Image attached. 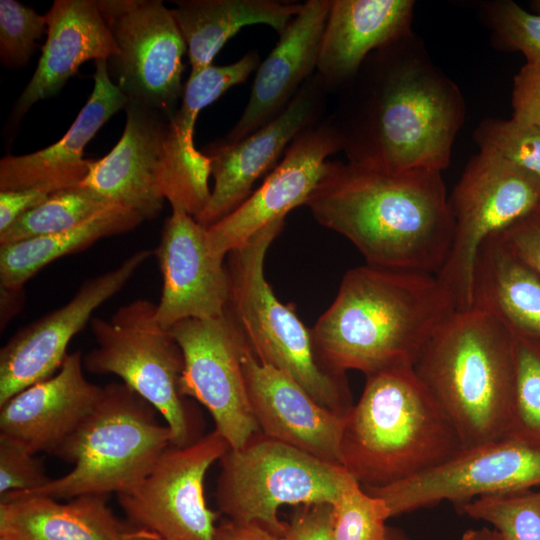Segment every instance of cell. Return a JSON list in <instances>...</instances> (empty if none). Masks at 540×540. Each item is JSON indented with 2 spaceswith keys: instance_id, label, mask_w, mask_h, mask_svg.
<instances>
[{
  "instance_id": "1",
  "label": "cell",
  "mask_w": 540,
  "mask_h": 540,
  "mask_svg": "<svg viewBox=\"0 0 540 540\" xmlns=\"http://www.w3.org/2000/svg\"><path fill=\"white\" fill-rule=\"evenodd\" d=\"M338 93L327 118L347 162L389 173L448 167L465 101L413 31L371 53Z\"/></svg>"
},
{
  "instance_id": "2",
  "label": "cell",
  "mask_w": 540,
  "mask_h": 540,
  "mask_svg": "<svg viewBox=\"0 0 540 540\" xmlns=\"http://www.w3.org/2000/svg\"><path fill=\"white\" fill-rule=\"evenodd\" d=\"M441 173H389L328 161L305 206L318 223L349 240L366 264L436 275L453 235Z\"/></svg>"
},
{
  "instance_id": "3",
  "label": "cell",
  "mask_w": 540,
  "mask_h": 540,
  "mask_svg": "<svg viewBox=\"0 0 540 540\" xmlns=\"http://www.w3.org/2000/svg\"><path fill=\"white\" fill-rule=\"evenodd\" d=\"M454 311L435 274L366 264L345 273L311 330L327 370L368 376L413 366Z\"/></svg>"
},
{
  "instance_id": "4",
  "label": "cell",
  "mask_w": 540,
  "mask_h": 540,
  "mask_svg": "<svg viewBox=\"0 0 540 540\" xmlns=\"http://www.w3.org/2000/svg\"><path fill=\"white\" fill-rule=\"evenodd\" d=\"M464 449L451 421L413 366L366 376L344 416L340 464L363 488L389 486Z\"/></svg>"
},
{
  "instance_id": "5",
  "label": "cell",
  "mask_w": 540,
  "mask_h": 540,
  "mask_svg": "<svg viewBox=\"0 0 540 540\" xmlns=\"http://www.w3.org/2000/svg\"><path fill=\"white\" fill-rule=\"evenodd\" d=\"M413 368L464 448L506 437L513 334L492 313L475 305L454 311Z\"/></svg>"
},
{
  "instance_id": "6",
  "label": "cell",
  "mask_w": 540,
  "mask_h": 540,
  "mask_svg": "<svg viewBox=\"0 0 540 540\" xmlns=\"http://www.w3.org/2000/svg\"><path fill=\"white\" fill-rule=\"evenodd\" d=\"M157 410L124 383L103 387L97 404L53 456L70 463L67 474L44 486L0 496L9 502L33 496L56 500L121 494L135 488L171 446V431Z\"/></svg>"
},
{
  "instance_id": "7",
  "label": "cell",
  "mask_w": 540,
  "mask_h": 540,
  "mask_svg": "<svg viewBox=\"0 0 540 540\" xmlns=\"http://www.w3.org/2000/svg\"><path fill=\"white\" fill-rule=\"evenodd\" d=\"M283 226L284 220L275 221L228 253L227 311L260 362L287 374L320 405L344 417L354 405L346 375L323 366L312 330L279 301L265 277L267 251Z\"/></svg>"
},
{
  "instance_id": "8",
  "label": "cell",
  "mask_w": 540,
  "mask_h": 540,
  "mask_svg": "<svg viewBox=\"0 0 540 540\" xmlns=\"http://www.w3.org/2000/svg\"><path fill=\"white\" fill-rule=\"evenodd\" d=\"M156 304L138 299L120 307L109 319L90 320L96 347L83 357L94 374H114L149 402L171 431V446L185 447L200 439V423L182 395V351L155 316Z\"/></svg>"
},
{
  "instance_id": "9",
  "label": "cell",
  "mask_w": 540,
  "mask_h": 540,
  "mask_svg": "<svg viewBox=\"0 0 540 540\" xmlns=\"http://www.w3.org/2000/svg\"><path fill=\"white\" fill-rule=\"evenodd\" d=\"M216 501L219 512L238 523H257L284 535L281 506L332 504L353 477L340 464L254 434L221 457Z\"/></svg>"
},
{
  "instance_id": "10",
  "label": "cell",
  "mask_w": 540,
  "mask_h": 540,
  "mask_svg": "<svg viewBox=\"0 0 540 540\" xmlns=\"http://www.w3.org/2000/svg\"><path fill=\"white\" fill-rule=\"evenodd\" d=\"M449 205L452 241L436 277L460 311L473 306L480 248L540 206V180L498 154L479 149L449 195Z\"/></svg>"
},
{
  "instance_id": "11",
  "label": "cell",
  "mask_w": 540,
  "mask_h": 540,
  "mask_svg": "<svg viewBox=\"0 0 540 540\" xmlns=\"http://www.w3.org/2000/svg\"><path fill=\"white\" fill-rule=\"evenodd\" d=\"M99 11L118 47L107 70L127 103L174 115L184 86L186 44L160 0H98Z\"/></svg>"
},
{
  "instance_id": "12",
  "label": "cell",
  "mask_w": 540,
  "mask_h": 540,
  "mask_svg": "<svg viewBox=\"0 0 540 540\" xmlns=\"http://www.w3.org/2000/svg\"><path fill=\"white\" fill-rule=\"evenodd\" d=\"M216 430L185 447L170 446L132 490L118 494L129 524L163 540H215V522L204 493L210 466L229 449Z\"/></svg>"
},
{
  "instance_id": "13",
  "label": "cell",
  "mask_w": 540,
  "mask_h": 540,
  "mask_svg": "<svg viewBox=\"0 0 540 540\" xmlns=\"http://www.w3.org/2000/svg\"><path fill=\"white\" fill-rule=\"evenodd\" d=\"M183 355L181 393L200 402L230 448L242 447L260 432L244 380L242 357L248 346L226 310L213 319H186L169 329Z\"/></svg>"
},
{
  "instance_id": "14",
  "label": "cell",
  "mask_w": 540,
  "mask_h": 540,
  "mask_svg": "<svg viewBox=\"0 0 540 540\" xmlns=\"http://www.w3.org/2000/svg\"><path fill=\"white\" fill-rule=\"evenodd\" d=\"M540 486V449L503 438L471 448L415 476L381 488H364L381 497L396 516L442 501L461 507L481 496Z\"/></svg>"
},
{
  "instance_id": "15",
  "label": "cell",
  "mask_w": 540,
  "mask_h": 540,
  "mask_svg": "<svg viewBox=\"0 0 540 540\" xmlns=\"http://www.w3.org/2000/svg\"><path fill=\"white\" fill-rule=\"evenodd\" d=\"M151 254L149 250L136 251L116 268L86 280L66 304L22 327L9 339L0 351V406L60 369L71 339Z\"/></svg>"
},
{
  "instance_id": "16",
  "label": "cell",
  "mask_w": 540,
  "mask_h": 540,
  "mask_svg": "<svg viewBox=\"0 0 540 540\" xmlns=\"http://www.w3.org/2000/svg\"><path fill=\"white\" fill-rule=\"evenodd\" d=\"M329 92L314 73L273 120L236 142H216L203 152L214 178L211 196L195 219L204 228L236 210L254 183L274 166L293 140L325 116Z\"/></svg>"
},
{
  "instance_id": "17",
  "label": "cell",
  "mask_w": 540,
  "mask_h": 540,
  "mask_svg": "<svg viewBox=\"0 0 540 540\" xmlns=\"http://www.w3.org/2000/svg\"><path fill=\"white\" fill-rule=\"evenodd\" d=\"M341 151L327 116L299 134L262 185L231 214L207 228L212 252L226 257L265 226L285 220L305 205L322 176L327 158Z\"/></svg>"
},
{
  "instance_id": "18",
  "label": "cell",
  "mask_w": 540,
  "mask_h": 540,
  "mask_svg": "<svg viewBox=\"0 0 540 540\" xmlns=\"http://www.w3.org/2000/svg\"><path fill=\"white\" fill-rule=\"evenodd\" d=\"M162 292L155 316L165 329L186 319H213L225 314L229 278L225 258L212 252L207 229L185 211L173 209L155 250Z\"/></svg>"
},
{
  "instance_id": "19",
  "label": "cell",
  "mask_w": 540,
  "mask_h": 540,
  "mask_svg": "<svg viewBox=\"0 0 540 540\" xmlns=\"http://www.w3.org/2000/svg\"><path fill=\"white\" fill-rule=\"evenodd\" d=\"M124 110L121 138L106 156L91 162L80 185L152 220L160 214L165 199L173 115L131 103Z\"/></svg>"
},
{
  "instance_id": "20",
  "label": "cell",
  "mask_w": 540,
  "mask_h": 540,
  "mask_svg": "<svg viewBox=\"0 0 540 540\" xmlns=\"http://www.w3.org/2000/svg\"><path fill=\"white\" fill-rule=\"evenodd\" d=\"M242 368L261 433L321 460L340 464L343 416L320 405L287 374L260 362L249 345L242 357Z\"/></svg>"
},
{
  "instance_id": "21",
  "label": "cell",
  "mask_w": 540,
  "mask_h": 540,
  "mask_svg": "<svg viewBox=\"0 0 540 540\" xmlns=\"http://www.w3.org/2000/svg\"><path fill=\"white\" fill-rule=\"evenodd\" d=\"M83 368L80 351L68 354L56 374L1 405L0 439L53 455L101 397L103 387L89 382Z\"/></svg>"
},
{
  "instance_id": "22",
  "label": "cell",
  "mask_w": 540,
  "mask_h": 540,
  "mask_svg": "<svg viewBox=\"0 0 540 540\" xmlns=\"http://www.w3.org/2000/svg\"><path fill=\"white\" fill-rule=\"evenodd\" d=\"M94 87L65 135L36 152L0 160V191L40 190L51 194L80 185L92 160L84 159L86 145L127 99L112 82L107 60L95 61Z\"/></svg>"
},
{
  "instance_id": "23",
  "label": "cell",
  "mask_w": 540,
  "mask_h": 540,
  "mask_svg": "<svg viewBox=\"0 0 540 540\" xmlns=\"http://www.w3.org/2000/svg\"><path fill=\"white\" fill-rule=\"evenodd\" d=\"M331 0H308L257 68L248 103L223 139L236 142L277 117L315 73Z\"/></svg>"
},
{
  "instance_id": "24",
  "label": "cell",
  "mask_w": 540,
  "mask_h": 540,
  "mask_svg": "<svg viewBox=\"0 0 540 540\" xmlns=\"http://www.w3.org/2000/svg\"><path fill=\"white\" fill-rule=\"evenodd\" d=\"M412 0H331L315 73L329 93L339 92L375 50L411 29Z\"/></svg>"
},
{
  "instance_id": "25",
  "label": "cell",
  "mask_w": 540,
  "mask_h": 540,
  "mask_svg": "<svg viewBox=\"0 0 540 540\" xmlns=\"http://www.w3.org/2000/svg\"><path fill=\"white\" fill-rule=\"evenodd\" d=\"M47 39L36 70L15 103L19 121L38 101L56 95L89 60H109L118 47L95 0H55L45 14Z\"/></svg>"
},
{
  "instance_id": "26",
  "label": "cell",
  "mask_w": 540,
  "mask_h": 540,
  "mask_svg": "<svg viewBox=\"0 0 540 540\" xmlns=\"http://www.w3.org/2000/svg\"><path fill=\"white\" fill-rule=\"evenodd\" d=\"M106 495H82L66 503L46 496L0 502V540H123Z\"/></svg>"
},
{
  "instance_id": "27",
  "label": "cell",
  "mask_w": 540,
  "mask_h": 540,
  "mask_svg": "<svg viewBox=\"0 0 540 540\" xmlns=\"http://www.w3.org/2000/svg\"><path fill=\"white\" fill-rule=\"evenodd\" d=\"M171 13L190 60V75L212 65L224 44L240 29L265 24L280 35L300 12L302 4L272 0L173 1Z\"/></svg>"
},
{
  "instance_id": "28",
  "label": "cell",
  "mask_w": 540,
  "mask_h": 540,
  "mask_svg": "<svg viewBox=\"0 0 540 540\" xmlns=\"http://www.w3.org/2000/svg\"><path fill=\"white\" fill-rule=\"evenodd\" d=\"M473 305L492 313L513 334L540 343V277L498 234L478 253Z\"/></svg>"
},
{
  "instance_id": "29",
  "label": "cell",
  "mask_w": 540,
  "mask_h": 540,
  "mask_svg": "<svg viewBox=\"0 0 540 540\" xmlns=\"http://www.w3.org/2000/svg\"><path fill=\"white\" fill-rule=\"evenodd\" d=\"M143 221L137 212L113 204L71 229L0 245L1 287L23 288L56 259L82 251L102 238L131 231Z\"/></svg>"
},
{
  "instance_id": "30",
  "label": "cell",
  "mask_w": 540,
  "mask_h": 540,
  "mask_svg": "<svg viewBox=\"0 0 540 540\" xmlns=\"http://www.w3.org/2000/svg\"><path fill=\"white\" fill-rule=\"evenodd\" d=\"M110 205L113 204L82 185L58 190L1 232L0 245L71 229Z\"/></svg>"
},
{
  "instance_id": "31",
  "label": "cell",
  "mask_w": 540,
  "mask_h": 540,
  "mask_svg": "<svg viewBox=\"0 0 540 540\" xmlns=\"http://www.w3.org/2000/svg\"><path fill=\"white\" fill-rule=\"evenodd\" d=\"M505 438L540 449V343L515 334Z\"/></svg>"
},
{
  "instance_id": "32",
  "label": "cell",
  "mask_w": 540,
  "mask_h": 540,
  "mask_svg": "<svg viewBox=\"0 0 540 540\" xmlns=\"http://www.w3.org/2000/svg\"><path fill=\"white\" fill-rule=\"evenodd\" d=\"M459 509L488 522L503 540H540V486L481 496Z\"/></svg>"
},
{
  "instance_id": "33",
  "label": "cell",
  "mask_w": 540,
  "mask_h": 540,
  "mask_svg": "<svg viewBox=\"0 0 540 540\" xmlns=\"http://www.w3.org/2000/svg\"><path fill=\"white\" fill-rule=\"evenodd\" d=\"M259 65V54L251 50L232 64L210 65L190 75L184 85L180 108L173 115L180 133L187 138H193L200 111L231 87L244 82Z\"/></svg>"
},
{
  "instance_id": "34",
  "label": "cell",
  "mask_w": 540,
  "mask_h": 540,
  "mask_svg": "<svg viewBox=\"0 0 540 540\" xmlns=\"http://www.w3.org/2000/svg\"><path fill=\"white\" fill-rule=\"evenodd\" d=\"M390 517L386 501L353 478L331 504L332 540H386Z\"/></svg>"
},
{
  "instance_id": "35",
  "label": "cell",
  "mask_w": 540,
  "mask_h": 540,
  "mask_svg": "<svg viewBox=\"0 0 540 540\" xmlns=\"http://www.w3.org/2000/svg\"><path fill=\"white\" fill-rule=\"evenodd\" d=\"M479 149L490 150L540 180V129L511 118H486L474 131Z\"/></svg>"
},
{
  "instance_id": "36",
  "label": "cell",
  "mask_w": 540,
  "mask_h": 540,
  "mask_svg": "<svg viewBox=\"0 0 540 540\" xmlns=\"http://www.w3.org/2000/svg\"><path fill=\"white\" fill-rule=\"evenodd\" d=\"M483 14L496 44L522 53L526 63L540 65V14L528 12L512 0L487 2Z\"/></svg>"
},
{
  "instance_id": "37",
  "label": "cell",
  "mask_w": 540,
  "mask_h": 540,
  "mask_svg": "<svg viewBox=\"0 0 540 540\" xmlns=\"http://www.w3.org/2000/svg\"><path fill=\"white\" fill-rule=\"evenodd\" d=\"M46 15L15 0H0V61L10 69L25 66L47 32Z\"/></svg>"
},
{
  "instance_id": "38",
  "label": "cell",
  "mask_w": 540,
  "mask_h": 540,
  "mask_svg": "<svg viewBox=\"0 0 540 540\" xmlns=\"http://www.w3.org/2000/svg\"><path fill=\"white\" fill-rule=\"evenodd\" d=\"M50 480L35 454L0 439V496L37 489Z\"/></svg>"
},
{
  "instance_id": "39",
  "label": "cell",
  "mask_w": 540,
  "mask_h": 540,
  "mask_svg": "<svg viewBox=\"0 0 540 540\" xmlns=\"http://www.w3.org/2000/svg\"><path fill=\"white\" fill-rule=\"evenodd\" d=\"M512 118L540 129V65L525 63L513 78Z\"/></svg>"
},
{
  "instance_id": "40",
  "label": "cell",
  "mask_w": 540,
  "mask_h": 540,
  "mask_svg": "<svg viewBox=\"0 0 540 540\" xmlns=\"http://www.w3.org/2000/svg\"><path fill=\"white\" fill-rule=\"evenodd\" d=\"M498 235L540 277V206Z\"/></svg>"
},
{
  "instance_id": "41",
  "label": "cell",
  "mask_w": 540,
  "mask_h": 540,
  "mask_svg": "<svg viewBox=\"0 0 540 540\" xmlns=\"http://www.w3.org/2000/svg\"><path fill=\"white\" fill-rule=\"evenodd\" d=\"M331 504L320 503L297 506L286 523L287 540H332Z\"/></svg>"
},
{
  "instance_id": "42",
  "label": "cell",
  "mask_w": 540,
  "mask_h": 540,
  "mask_svg": "<svg viewBox=\"0 0 540 540\" xmlns=\"http://www.w3.org/2000/svg\"><path fill=\"white\" fill-rule=\"evenodd\" d=\"M48 196V193L34 189L0 191V233Z\"/></svg>"
},
{
  "instance_id": "43",
  "label": "cell",
  "mask_w": 540,
  "mask_h": 540,
  "mask_svg": "<svg viewBox=\"0 0 540 540\" xmlns=\"http://www.w3.org/2000/svg\"><path fill=\"white\" fill-rule=\"evenodd\" d=\"M215 540H287L257 523H238L231 520L216 527Z\"/></svg>"
},
{
  "instance_id": "44",
  "label": "cell",
  "mask_w": 540,
  "mask_h": 540,
  "mask_svg": "<svg viewBox=\"0 0 540 540\" xmlns=\"http://www.w3.org/2000/svg\"><path fill=\"white\" fill-rule=\"evenodd\" d=\"M22 288L10 289L1 287V325L6 326L8 320L20 309Z\"/></svg>"
},
{
  "instance_id": "45",
  "label": "cell",
  "mask_w": 540,
  "mask_h": 540,
  "mask_svg": "<svg viewBox=\"0 0 540 540\" xmlns=\"http://www.w3.org/2000/svg\"><path fill=\"white\" fill-rule=\"evenodd\" d=\"M461 540H503L495 529L480 528L467 530Z\"/></svg>"
},
{
  "instance_id": "46",
  "label": "cell",
  "mask_w": 540,
  "mask_h": 540,
  "mask_svg": "<svg viewBox=\"0 0 540 540\" xmlns=\"http://www.w3.org/2000/svg\"><path fill=\"white\" fill-rule=\"evenodd\" d=\"M123 540H163L159 535L141 528H136L128 523L124 532Z\"/></svg>"
},
{
  "instance_id": "47",
  "label": "cell",
  "mask_w": 540,
  "mask_h": 540,
  "mask_svg": "<svg viewBox=\"0 0 540 540\" xmlns=\"http://www.w3.org/2000/svg\"><path fill=\"white\" fill-rule=\"evenodd\" d=\"M386 540H410L401 530L388 527Z\"/></svg>"
},
{
  "instance_id": "48",
  "label": "cell",
  "mask_w": 540,
  "mask_h": 540,
  "mask_svg": "<svg viewBox=\"0 0 540 540\" xmlns=\"http://www.w3.org/2000/svg\"><path fill=\"white\" fill-rule=\"evenodd\" d=\"M531 7L536 14H540V0L533 1Z\"/></svg>"
}]
</instances>
